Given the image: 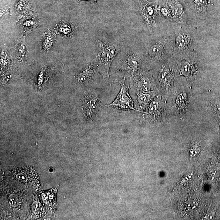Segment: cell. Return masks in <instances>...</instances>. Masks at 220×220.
<instances>
[{
    "label": "cell",
    "instance_id": "obj_1",
    "mask_svg": "<svg viewBox=\"0 0 220 220\" xmlns=\"http://www.w3.org/2000/svg\"><path fill=\"white\" fill-rule=\"evenodd\" d=\"M98 57V66L99 72L106 83H110L109 71L110 66L117 54L128 49L116 43L103 38L95 39Z\"/></svg>",
    "mask_w": 220,
    "mask_h": 220
},
{
    "label": "cell",
    "instance_id": "obj_2",
    "mask_svg": "<svg viewBox=\"0 0 220 220\" xmlns=\"http://www.w3.org/2000/svg\"><path fill=\"white\" fill-rule=\"evenodd\" d=\"M125 80L126 77H124L119 81H117L121 85V90L114 101L110 104L106 106L114 107L121 110H134L141 112L134 108V102L128 92L129 88L127 87L125 84Z\"/></svg>",
    "mask_w": 220,
    "mask_h": 220
},
{
    "label": "cell",
    "instance_id": "obj_3",
    "mask_svg": "<svg viewBox=\"0 0 220 220\" xmlns=\"http://www.w3.org/2000/svg\"><path fill=\"white\" fill-rule=\"evenodd\" d=\"M125 53L126 56L120 61L119 71L129 77L139 75L142 64L141 59L128 50Z\"/></svg>",
    "mask_w": 220,
    "mask_h": 220
},
{
    "label": "cell",
    "instance_id": "obj_4",
    "mask_svg": "<svg viewBox=\"0 0 220 220\" xmlns=\"http://www.w3.org/2000/svg\"><path fill=\"white\" fill-rule=\"evenodd\" d=\"M100 101L97 96L88 95L84 99L82 111L84 116L87 121L94 119L100 107Z\"/></svg>",
    "mask_w": 220,
    "mask_h": 220
},
{
    "label": "cell",
    "instance_id": "obj_5",
    "mask_svg": "<svg viewBox=\"0 0 220 220\" xmlns=\"http://www.w3.org/2000/svg\"><path fill=\"white\" fill-rule=\"evenodd\" d=\"M130 87L132 93L141 94L143 92H148L151 90L152 86L151 79L147 75H137L130 77Z\"/></svg>",
    "mask_w": 220,
    "mask_h": 220
},
{
    "label": "cell",
    "instance_id": "obj_6",
    "mask_svg": "<svg viewBox=\"0 0 220 220\" xmlns=\"http://www.w3.org/2000/svg\"><path fill=\"white\" fill-rule=\"evenodd\" d=\"M141 14L148 26L151 27L157 13V7L153 3L147 0H142L140 7Z\"/></svg>",
    "mask_w": 220,
    "mask_h": 220
},
{
    "label": "cell",
    "instance_id": "obj_7",
    "mask_svg": "<svg viewBox=\"0 0 220 220\" xmlns=\"http://www.w3.org/2000/svg\"><path fill=\"white\" fill-rule=\"evenodd\" d=\"M96 69V66L94 62L88 64L79 73L76 77L77 81L80 84H83L90 81L94 76Z\"/></svg>",
    "mask_w": 220,
    "mask_h": 220
},
{
    "label": "cell",
    "instance_id": "obj_8",
    "mask_svg": "<svg viewBox=\"0 0 220 220\" xmlns=\"http://www.w3.org/2000/svg\"><path fill=\"white\" fill-rule=\"evenodd\" d=\"M151 95L149 93L141 94L138 96L137 99V103L140 107L142 108L147 105L150 102L151 99Z\"/></svg>",
    "mask_w": 220,
    "mask_h": 220
},
{
    "label": "cell",
    "instance_id": "obj_9",
    "mask_svg": "<svg viewBox=\"0 0 220 220\" xmlns=\"http://www.w3.org/2000/svg\"><path fill=\"white\" fill-rule=\"evenodd\" d=\"M164 51V48L161 45H156L153 46L149 50V55L152 57L159 56Z\"/></svg>",
    "mask_w": 220,
    "mask_h": 220
},
{
    "label": "cell",
    "instance_id": "obj_10",
    "mask_svg": "<svg viewBox=\"0 0 220 220\" xmlns=\"http://www.w3.org/2000/svg\"><path fill=\"white\" fill-rule=\"evenodd\" d=\"M54 37L53 35H52L50 33L47 34L45 36V38H44V41L43 42V49L45 50L49 49L54 43Z\"/></svg>",
    "mask_w": 220,
    "mask_h": 220
},
{
    "label": "cell",
    "instance_id": "obj_11",
    "mask_svg": "<svg viewBox=\"0 0 220 220\" xmlns=\"http://www.w3.org/2000/svg\"><path fill=\"white\" fill-rule=\"evenodd\" d=\"M59 30L62 33L69 36L73 33V29L72 27L66 24H64V25H62L60 27Z\"/></svg>",
    "mask_w": 220,
    "mask_h": 220
},
{
    "label": "cell",
    "instance_id": "obj_12",
    "mask_svg": "<svg viewBox=\"0 0 220 220\" xmlns=\"http://www.w3.org/2000/svg\"><path fill=\"white\" fill-rule=\"evenodd\" d=\"M183 11H184V7H183V5L180 3L176 4L175 6L174 7V13L176 15H180L182 14Z\"/></svg>",
    "mask_w": 220,
    "mask_h": 220
},
{
    "label": "cell",
    "instance_id": "obj_13",
    "mask_svg": "<svg viewBox=\"0 0 220 220\" xmlns=\"http://www.w3.org/2000/svg\"><path fill=\"white\" fill-rule=\"evenodd\" d=\"M177 41V45H178V47L180 48H184V47L185 46L186 42V39L185 37L182 35H180L178 37Z\"/></svg>",
    "mask_w": 220,
    "mask_h": 220
},
{
    "label": "cell",
    "instance_id": "obj_14",
    "mask_svg": "<svg viewBox=\"0 0 220 220\" xmlns=\"http://www.w3.org/2000/svg\"><path fill=\"white\" fill-rule=\"evenodd\" d=\"M182 72L185 75H188L190 72V66L188 63H186L183 65Z\"/></svg>",
    "mask_w": 220,
    "mask_h": 220
},
{
    "label": "cell",
    "instance_id": "obj_15",
    "mask_svg": "<svg viewBox=\"0 0 220 220\" xmlns=\"http://www.w3.org/2000/svg\"><path fill=\"white\" fill-rule=\"evenodd\" d=\"M10 203L12 205H15L17 204V199L15 197H13L11 196V198H10Z\"/></svg>",
    "mask_w": 220,
    "mask_h": 220
}]
</instances>
